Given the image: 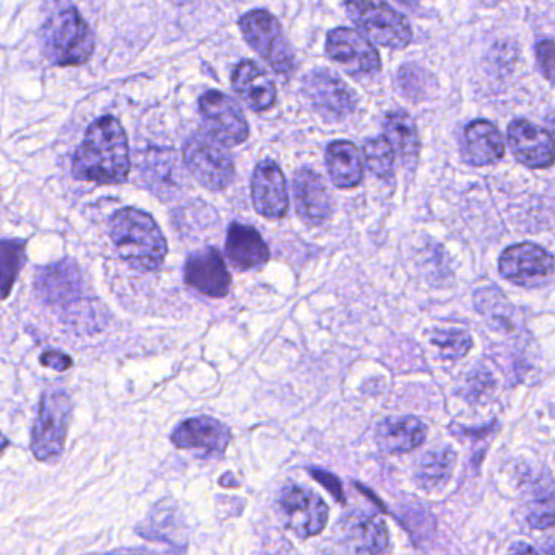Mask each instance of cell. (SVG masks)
I'll return each mask as SVG.
<instances>
[{"label": "cell", "mask_w": 555, "mask_h": 555, "mask_svg": "<svg viewBox=\"0 0 555 555\" xmlns=\"http://www.w3.org/2000/svg\"><path fill=\"white\" fill-rule=\"evenodd\" d=\"M37 287L50 301L76 297L80 287L79 268L69 259H64L51 268H44L41 275H38Z\"/></svg>", "instance_id": "d4e9b609"}, {"label": "cell", "mask_w": 555, "mask_h": 555, "mask_svg": "<svg viewBox=\"0 0 555 555\" xmlns=\"http://www.w3.org/2000/svg\"><path fill=\"white\" fill-rule=\"evenodd\" d=\"M240 30L249 47L278 74L295 69V56L281 24L268 11H251L240 18Z\"/></svg>", "instance_id": "52a82bcc"}, {"label": "cell", "mask_w": 555, "mask_h": 555, "mask_svg": "<svg viewBox=\"0 0 555 555\" xmlns=\"http://www.w3.org/2000/svg\"><path fill=\"white\" fill-rule=\"evenodd\" d=\"M230 437L225 424L209 415H199L181 422L170 438L180 450H196L204 456L220 457L229 447Z\"/></svg>", "instance_id": "5bb4252c"}, {"label": "cell", "mask_w": 555, "mask_h": 555, "mask_svg": "<svg viewBox=\"0 0 555 555\" xmlns=\"http://www.w3.org/2000/svg\"><path fill=\"white\" fill-rule=\"evenodd\" d=\"M41 41L44 56L54 66H82L95 51V35L74 8L57 12L47 22Z\"/></svg>", "instance_id": "3957f363"}, {"label": "cell", "mask_w": 555, "mask_h": 555, "mask_svg": "<svg viewBox=\"0 0 555 555\" xmlns=\"http://www.w3.org/2000/svg\"><path fill=\"white\" fill-rule=\"evenodd\" d=\"M350 21L373 43L389 50H404L412 40V28L404 15L383 0H347Z\"/></svg>", "instance_id": "5b68a950"}, {"label": "cell", "mask_w": 555, "mask_h": 555, "mask_svg": "<svg viewBox=\"0 0 555 555\" xmlns=\"http://www.w3.org/2000/svg\"><path fill=\"white\" fill-rule=\"evenodd\" d=\"M535 57H538L542 76L555 83V41H539L535 47Z\"/></svg>", "instance_id": "d6a6232c"}, {"label": "cell", "mask_w": 555, "mask_h": 555, "mask_svg": "<svg viewBox=\"0 0 555 555\" xmlns=\"http://www.w3.org/2000/svg\"><path fill=\"white\" fill-rule=\"evenodd\" d=\"M232 86L236 95L253 112H268L278 100L274 80L255 61H242L235 67Z\"/></svg>", "instance_id": "ac0fdd59"}, {"label": "cell", "mask_w": 555, "mask_h": 555, "mask_svg": "<svg viewBox=\"0 0 555 555\" xmlns=\"http://www.w3.org/2000/svg\"><path fill=\"white\" fill-rule=\"evenodd\" d=\"M343 529L353 552L378 554L388 548V531L385 522L375 516L350 515Z\"/></svg>", "instance_id": "603a6c76"}, {"label": "cell", "mask_w": 555, "mask_h": 555, "mask_svg": "<svg viewBox=\"0 0 555 555\" xmlns=\"http://www.w3.org/2000/svg\"><path fill=\"white\" fill-rule=\"evenodd\" d=\"M508 144L519 164L532 170L554 165L555 142L551 132L526 119H515L508 126Z\"/></svg>", "instance_id": "9a60e30c"}, {"label": "cell", "mask_w": 555, "mask_h": 555, "mask_svg": "<svg viewBox=\"0 0 555 555\" xmlns=\"http://www.w3.org/2000/svg\"><path fill=\"white\" fill-rule=\"evenodd\" d=\"M183 162L194 180L209 191H223L235 180V164L225 144L197 132L183 147Z\"/></svg>", "instance_id": "8992f818"}, {"label": "cell", "mask_w": 555, "mask_h": 555, "mask_svg": "<svg viewBox=\"0 0 555 555\" xmlns=\"http://www.w3.org/2000/svg\"><path fill=\"white\" fill-rule=\"evenodd\" d=\"M326 165L334 186L350 190L362 183L363 162L352 142H331L326 151Z\"/></svg>", "instance_id": "7402d4cb"}, {"label": "cell", "mask_w": 555, "mask_h": 555, "mask_svg": "<svg viewBox=\"0 0 555 555\" xmlns=\"http://www.w3.org/2000/svg\"><path fill=\"white\" fill-rule=\"evenodd\" d=\"M131 170L128 138L115 116L96 119L89 129L82 145L73 160L77 180L96 184H121Z\"/></svg>", "instance_id": "6da1fadb"}, {"label": "cell", "mask_w": 555, "mask_h": 555, "mask_svg": "<svg viewBox=\"0 0 555 555\" xmlns=\"http://www.w3.org/2000/svg\"><path fill=\"white\" fill-rule=\"evenodd\" d=\"M40 362L41 365L47 366V369L60 373L73 369V359L66 356V353L60 352V350H48V352H44L43 356L40 357Z\"/></svg>", "instance_id": "836d02e7"}, {"label": "cell", "mask_w": 555, "mask_h": 555, "mask_svg": "<svg viewBox=\"0 0 555 555\" xmlns=\"http://www.w3.org/2000/svg\"><path fill=\"white\" fill-rule=\"evenodd\" d=\"M294 194L298 216L305 223L318 227L330 220L333 201L326 183L317 171L308 167L300 168L295 173Z\"/></svg>", "instance_id": "e0dca14e"}, {"label": "cell", "mask_w": 555, "mask_h": 555, "mask_svg": "<svg viewBox=\"0 0 555 555\" xmlns=\"http://www.w3.org/2000/svg\"><path fill=\"white\" fill-rule=\"evenodd\" d=\"M404 2H405V0H404Z\"/></svg>", "instance_id": "ab89813d"}, {"label": "cell", "mask_w": 555, "mask_h": 555, "mask_svg": "<svg viewBox=\"0 0 555 555\" xmlns=\"http://www.w3.org/2000/svg\"><path fill=\"white\" fill-rule=\"evenodd\" d=\"M431 343L440 349L441 356L451 360L461 359L473 347L469 334L460 330L437 331L431 336Z\"/></svg>", "instance_id": "4dcf8cb0"}, {"label": "cell", "mask_w": 555, "mask_h": 555, "mask_svg": "<svg viewBox=\"0 0 555 555\" xmlns=\"http://www.w3.org/2000/svg\"><path fill=\"white\" fill-rule=\"evenodd\" d=\"M109 235L122 261L135 271H157L167 258V240L151 214L144 210L125 207L113 214Z\"/></svg>", "instance_id": "7a4b0ae2"}, {"label": "cell", "mask_w": 555, "mask_h": 555, "mask_svg": "<svg viewBox=\"0 0 555 555\" xmlns=\"http://www.w3.org/2000/svg\"><path fill=\"white\" fill-rule=\"evenodd\" d=\"M453 464V451H431V453L425 456L422 463L418 464L417 474H415L418 486L425 487V489L440 487L441 483L447 482L448 477L451 476Z\"/></svg>", "instance_id": "83f0119b"}, {"label": "cell", "mask_w": 555, "mask_h": 555, "mask_svg": "<svg viewBox=\"0 0 555 555\" xmlns=\"http://www.w3.org/2000/svg\"><path fill=\"white\" fill-rule=\"evenodd\" d=\"M201 115L207 131L217 141L230 145H240L248 139L249 126L240 106L225 93L210 90L199 100Z\"/></svg>", "instance_id": "30bf717a"}, {"label": "cell", "mask_w": 555, "mask_h": 555, "mask_svg": "<svg viewBox=\"0 0 555 555\" xmlns=\"http://www.w3.org/2000/svg\"><path fill=\"white\" fill-rule=\"evenodd\" d=\"M251 197L259 216L269 220H282L287 216V181L278 164L264 160L256 167L251 180Z\"/></svg>", "instance_id": "2e32d148"}, {"label": "cell", "mask_w": 555, "mask_h": 555, "mask_svg": "<svg viewBox=\"0 0 555 555\" xmlns=\"http://www.w3.org/2000/svg\"><path fill=\"white\" fill-rule=\"evenodd\" d=\"M548 128L552 129V132H554L555 135V115H552L551 118H548Z\"/></svg>", "instance_id": "8d00e7d4"}, {"label": "cell", "mask_w": 555, "mask_h": 555, "mask_svg": "<svg viewBox=\"0 0 555 555\" xmlns=\"http://www.w3.org/2000/svg\"><path fill=\"white\" fill-rule=\"evenodd\" d=\"M385 138L391 142L396 154L404 162H414L421 151V142H418L417 128H415L414 119L402 112L388 113L385 119Z\"/></svg>", "instance_id": "4316f807"}, {"label": "cell", "mask_w": 555, "mask_h": 555, "mask_svg": "<svg viewBox=\"0 0 555 555\" xmlns=\"http://www.w3.org/2000/svg\"><path fill=\"white\" fill-rule=\"evenodd\" d=\"M427 427L412 415L388 417L376 427V441L386 453L404 454L424 443Z\"/></svg>", "instance_id": "44dd1931"}, {"label": "cell", "mask_w": 555, "mask_h": 555, "mask_svg": "<svg viewBox=\"0 0 555 555\" xmlns=\"http://www.w3.org/2000/svg\"><path fill=\"white\" fill-rule=\"evenodd\" d=\"M363 154H365L366 167L373 175L383 180L391 177L392 170H395L396 151L388 139L376 138L366 141Z\"/></svg>", "instance_id": "f1b7e54d"}, {"label": "cell", "mask_w": 555, "mask_h": 555, "mask_svg": "<svg viewBox=\"0 0 555 555\" xmlns=\"http://www.w3.org/2000/svg\"><path fill=\"white\" fill-rule=\"evenodd\" d=\"M526 519L534 529L555 526V482L551 477H539L531 483L526 500Z\"/></svg>", "instance_id": "484cf974"}, {"label": "cell", "mask_w": 555, "mask_h": 555, "mask_svg": "<svg viewBox=\"0 0 555 555\" xmlns=\"http://www.w3.org/2000/svg\"><path fill=\"white\" fill-rule=\"evenodd\" d=\"M2 298L11 295L12 287L17 281L18 272L25 261V242L22 240H5L2 243Z\"/></svg>", "instance_id": "f546056e"}, {"label": "cell", "mask_w": 555, "mask_h": 555, "mask_svg": "<svg viewBox=\"0 0 555 555\" xmlns=\"http://www.w3.org/2000/svg\"><path fill=\"white\" fill-rule=\"evenodd\" d=\"M281 512L285 526L300 539H310L323 532L330 518V508L313 490L287 486L281 493Z\"/></svg>", "instance_id": "9c48e42d"}, {"label": "cell", "mask_w": 555, "mask_h": 555, "mask_svg": "<svg viewBox=\"0 0 555 555\" xmlns=\"http://www.w3.org/2000/svg\"><path fill=\"white\" fill-rule=\"evenodd\" d=\"M177 157L173 151L168 149H157L142 162V177L145 183L154 190V193L168 196L180 188V177H178Z\"/></svg>", "instance_id": "cb8c5ba5"}, {"label": "cell", "mask_w": 555, "mask_h": 555, "mask_svg": "<svg viewBox=\"0 0 555 555\" xmlns=\"http://www.w3.org/2000/svg\"><path fill=\"white\" fill-rule=\"evenodd\" d=\"M225 253L233 266L249 271L261 268L271 258L268 245L261 233L251 225L232 223L227 232Z\"/></svg>", "instance_id": "ffe728a7"}, {"label": "cell", "mask_w": 555, "mask_h": 555, "mask_svg": "<svg viewBox=\"0 0 555 555\" xmlns=\"http://www.w3.org/2000/svg\"><path fill=\"white\" fill-rule=\"evenodd\" d=\"M398 83L404 95L418 100L424 99L425 93L430 92V87H434V79L428 76L427 70L411 64V66H404L399 70Z\"/></svg>", "instance_id": "1f68e13d"}, {"label": "cell", "mask_w": 555, "mask_h": 555, "mask_svg": "<svg viewBox=\"0 0 555 555\" xmlns=\"http://www.w3.org/2000/svg\"><path fill=\"white\" fill-rule=\"evenodd\" d=\"M505 154L502 134L492 122L476 119L464 129L461 155L473 167L496 164Z\"/></svg>", "instance_id": "d6986e66"}, {"label": "cell", "mask_w": 555, "mask_h": 555, "mask_svg": "<svg viewBox=\"0 0 555 555\" xmlns=\"http://www.w3.org/2000/svg\"><path fill=\"white\" fill-rule=\"evenodd\" d=\"M171 4H175V5H186V4H191V2H193V0H170Z\"/></svg>", "instance_id": "d590c367"}, {"label": "cell", "mask_w": 555, "mask_h": 555, "mask_svg": "<svg viewBox=\"0 0 555 555\" xmlns=\"http://www.w3.org/2000/svg\"><path fill=\"white\" fill-rule=\"evenodd\" d=\"M545 552H554L555 554V544L551 545V547L545 548Z\"/></svg>", "instance_id": "f35d334b"}, {"label": "cell", "mask_w": 555, "mask_h": 555, "mask_svg": "<svg viewBox=\"0 0 555 555\" xmlns=\"http://www.w3.org/2000/svg\"><path fill=\"white\" fill-rule=\"evenodd\" d=\"M301 93L324 121H343L352 115L357 106L356 92L339 77L323 69L313 70L305 77Z\"/></svg>", "instance_id": "ba28073f"}, {"label": "cell", "mask_w": 555, "mask_h": 555, "mask_svg": "<svg viewBox=\"0 0 555 555\" xmlns=\"http://www.w3.org/2000/svg\"><path fill=\"white\" fill-rule=\"evenodd\" d=\"M513 551H515V552H532V551H534V548L528 547V545H526V547H516V548H513Z\"/></svg>", "instance_id": "74e56055"}, {"label": "cell", "mask_w": 555, "mask_h": 555, "mask_svg": "<svg viewBox=\"0 0 555 555\" xmlns=\"http://www.w3.org/2000/svg\"><path fill=\"white\" fill-rule=\"evenodd\" d=\"M554 258L534 243H519L502 253L499 268L506 281L522 287L544 284L554 274Z\"/></svg>", "instance_id": "7c38bea8"}, {"label": "cell", "mask_w": 555, "mask_h": 555, "mask_svg": "<svg viewBox=\"0 0 555 555\" xmlns=\"http://www.w3.org/2000/svg\"><path fill=\"white\" fill-rule=\"evenodd\" d=\"M73 399L63 389H47L31 434V451L38 461H51L63 453L73 418Z\"/></svg>", "instance_id": "277c9868"}, {"label": "cell", "mask_w": 555, "mask_h": 555, "mask_svg": "<svg viewBox=\"0 0 555 555\" xmlns=\"http://www.w3.org/2000/svg\"><path fill=\"white\" fill-rule=\"evenodd\" d=\"M326 53L350 76H372L382 67L378 51L370 43L369 38L350 28H336L330 31Z\"/></svg>", "instance_id": "8fae6325"}, {"label": "cell", "mask_w": 555, "mask_h": 555, "mask_svg": "<svg viewBox=\"0 0 555 555\" xmlns=\"http://www.w3.org/2000/svg\"><path fill=\"white\" fill-rule=\"evenodd\" d=\"M310 473L313 474L314 479H317L318 482H321L324 487H327L330 492L333 493L337 500L344 502L343 487H340V482L336 479V477L324 473V470L311 469Z\"/></svg>", "instance_id": "e575fe53"}, {"label": "cell", "mask_w": 555, "mask_h": 555, "mask_svg": "<svg viewBox=\"0 0 555 555\" xmlns=\"http://www.w3.org/2000/svg\"><path fill=\"white\" fill-rule=\"evenodd\" d=\"M184 282L193 291L212 298L227 297L232 287V278L227 269L225 259L214 246H206L188 256Z\"/></svg>", "instance_id": "4fadbf2b"}]
</instances>
